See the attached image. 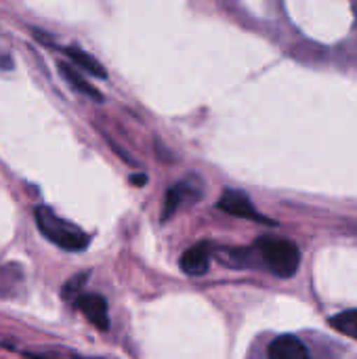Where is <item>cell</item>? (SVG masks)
<instances>
[{"mask_svg": "<svg viewBox=\"0 0 357 359\" xmlns=\"http://www.w3.org/2000/svg\"><path fill=\"white\" fill-rule=\"evenodd\" d=\"M88 280V273L84 271V273H78V276H74L72 280H67L65 282V286H63V297H72V294H76L80 288H82V284Z\"/></svg>", "mask_w": 357, "mask_h": 359, "instance_id": "12", "label": "cell"}, {"mask_svg": "<svg viewBox=\"0 0 357 359\" xmlns=\"http://www.w3.org/2000/svg\"><path fill=\"white\" fill-rule=\"evenodd\" d=\"M34 219H36V227L40 229V233L55 246L67 250V252H80L88 246L90 238L74 223L65 221L63 217H59L53 208L40 204L34 210Z\"/></svg>", "mask_w": 357, "mask_h": 359, "instance_id": "1", "label": "cell"}, {"mask_svg": "<svg viewBox=\"0 0 357 359\" xmlns=\"http://www.w3.org/2000/svg\"><path fill=\"white\" fill-rule=\"evenodd\" d=\"M257 252L261 263L278 278H292L301 265V250L290 240L280 238H261L257 242Z\"/></svg>", "mask_w": 357, "mask_h": 359, "instance_id": "2", "label": "cell"}, {"mask_svg": "<svg viewBox=\"0 0 357 359\" xmlns=\"http://www.w3.org/2000/svg\"><path fill=\"white\" fill-rule=\"evenodd\" d=\"M217 206H219L223 212L231 215V217H242V219H250V221H259V223L274 225V221H269L267 217H263V215L252 206L250 198H248L244 191L227 189V191L219 198Z\"/></svg>", "mask_w": 357, "mask_h": 359, "instance_id": "3", "label": "cell"}, {"mask_svg": "<svg viewBox=\"0 0 357 359\" xmlns=\"http://www.w3.org/2000/svg\"><path fill=\"white\" fill-rule=\"evenodd\" d=\"M200 198V183L191 185L189 181H181L177 183L175 187H170L166 191V198H164V210H162V221H168L181 204L185 202H196Z\"/></svg>", "mask_w": 357, "mask_h": 359, "instance_id": "6", "label": "cell"}, {"mask_svg": "<svg viewBox=\"0 0 357 359\" xmlns=\"http://www.w3.org/2000/svg\"><path fill=\"white\" fill-rule=\"evenodd\" d=\"M21 282L23 271L19 265H0V297H11Z\"/></svg>", "mask_w": 357, "mask_h": 359, "instance_id": "10", "label": "cell"}, {"mask_svg": "<svg viewBox=\"0 0 357 359\" xmlns=\"http://www.w3.org/2000/svg\"><path fill=\"white\" fill-rule=\"evenodd\" d=\"M57 67H59V74L65 78V82H67L76 93H80V95H84V97L97 101V103L103 101V95H101L93 84H88L76 67H72V65H67V63H59Z\"/></svg>", "mask_w": 357, "mask_h": 359, "instance_id": "9", "label": "cell"}, {"mask_svg": "<svg viewBox=\"0 0 357 359\" xmlns=\"http://www.w3.org/2000/svg\"><path fill=\"white\" fill-rule=\"evenodd\" d=\"M210 261H213V246H210V242H198V244L189 246L181 255L179 267H181L183 273L198 278V276H204L208 271Z\"/></svg>", "mask_w": 357, "mask_h": 359, "instance_id": "4", "label": "cell"}, {"mask_svg": "<svg viewBox=\"0 0 357 359\" xmlns=\"http://www.w3.org/2000/svg\"><path fill=\"white\" fill-rule=\"evenodd\" d=\"M63 53H65V55L69 57V61H72L76 67H80L82 72H86V74H90V76H95V78H101V80L107 78L105 67H103L93 55H88L86 50H82V48H78V46H65Z\"/></svg>", "mask_w": 357, "mask_h": 359, "instance_id": "8", "label": "cell"}, {"mask_svg": "<svg viewBox=\"0 0 357 359\" xmlns=\"http://www.w3.org/2000/svg\"><path fill=\"white\" fill-rule=\"evenodd\" d=\"M269 359H309V351L297 337L282 334L276 341H271Z\"/></svg>", "mask_w": 357, "mask_h": 359, "instance_id": "7", "label": "cell"}, {"mask_svg": "<svg viewBox=\"0 0 357 359\" xmlns=\"http://www.w3.org/2000/svg\"><path fill=\"white\" fill-rule=\"evenodd\" d=\"M330 326L341 334L357 341V309H347L330 318Z\"/></svg>", "mask_w": 357, "mask_h": 359, "instance_id": "11", "label": "cell"}, {"mask_svg": "<svg viewBox=\"0 0 357 359\" xmlns=\"http://www.w3.org/2000/svg\"><path fill=\"white\" fill-rule=\"evenodd\" d=\"M76 307L86 316V320L101 332L109 328L107 301L101 294H80L76 297Z\"/></svg>", "mask_w": 357, "mask_h": 359, "instance_id": "5", "label": "cell"}, {"mask_svg": "<svg viewBox=\"0 0 357 359\" xmlns=\"http://www.w3.org/2000/svg\"><path fill=\"white\" fill-rule=\"evenodd\" d=\"M130 183H133L135 187H143V185L147 183V177H145V175H133V177H130Z\"/></svg>", "mask_w": 357, "mask_h": 359, "instance_id": "13", "label": "cell"}]
</instances>
